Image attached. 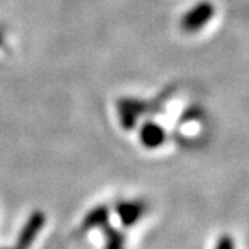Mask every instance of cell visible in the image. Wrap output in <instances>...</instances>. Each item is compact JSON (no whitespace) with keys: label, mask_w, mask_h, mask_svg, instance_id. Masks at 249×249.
<instances>
[{"label":"cell","mask_w":249,"mask_h":249,"mask_svg":"<svg viewBox=\"0 0 249 249\" xmlns=\"http://www.w3.org/2000/svg\"><path fill=\"white\" fill-rule=\"evenodd\" d=\"M119 215H120V219L124 225H132L140 219L141 215H143V206L138 204L137 201L120 204L119 206Z\"/></svg>","instance_id":"cell-3"},{"label":"cell","mask_w":249,"mask_h":249,"mask_svg":"<svg viewBox=\"0 0 249 249\" xmlns=\"http://www.w3.org/2000/svg\"><path fill=\"white\" fill-rule=\"evenodd\" d=\"M216 249H234V243L230 236H222L216 245Z\"/></svg>","instance_id":"cell-4"},{"label":"cell","mask_w":249,"mask_h":249,"mask_svg":"<svg viewBox=\"0 0 249 249\" xmlns=\"http://www.w3.org/2000/svg\"><path fill=\"white\" fill-rule=\"evenodd\" d=\"M165 138V132L164 129L156 123H147L143 126L140 132V140L143 146L149 147V149H156L162 144V141Z\"/></svg>","instance_id":"cell-2"},{"label":"cell","mask_w":249,"mask_h":249,"mask_svg":"<svg viewBox=\"0 0 249 249\" xmlns=\"http://www.w3.org/2000/svg\"><path fill=\"white\" fill-rule=\"evenodd\" d=\"M213 15V8L209 3H201L197 8H194L183 17V29L186 32H195L200 30Z\"/></svg>","instance_id":"cell-1"}]
</instances>
